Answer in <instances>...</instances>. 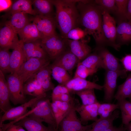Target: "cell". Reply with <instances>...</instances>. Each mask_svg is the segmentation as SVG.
<instances>
[{
	"label": "cell",
	"instance_id": "obj_25",
	"mask_svg": "<svg viewBox=\"0 0 131 131\" xmlns=\"http://www.w3.org/2000/svg\"><path fill=\"white\" fill-rule=\"evenodd\" d=\"M20 119L15 124L24 128L27 131H49L48 126H46L42 122L35 118L26 116Z\"/></svg>",
	"mask_w": 131,
	"mask_h": 131
},
{
	"label": "cell",
	"instance_id": "obj_41",
	"mask_svg": "<svg viewBox=\"0 0 131 131\" xmlns=\"http://www.w3.org/2000/svg\"><path fill=\"white\" fill-rule=\"evenodd\" d=\"M68 89L65 85L59 84L53 90L51 94L52 101L58 100L60 96L64 93H70Z\"/></svg>",
	"mask_w": 131,
	"mask_h": 131
},
{
	"label": "cell",
	"instance_id": "obj_51",
	"mask_svg": "<svg viewBox=\"0 0 131 131\" xmlns=\"http://www.w3.org/2000/svg\"><path fill=\"white\" fill-rule=\"evenodd\" d=\"M48 126L49 128V131H60V130H58V129L52 126L48 125Z\"/></svg>",
	"mask_w": 131,
	"mask_h": 131
},
{
	"label": "cell",
	"instance_id": "obj_47",
	"mask_svg": "<svg viewBox=\"0 0 131 131\" xmlns=\"http://www.w3.org/2000/svg\"><path fill=\"white\" fill-rule=\"evenodd\" d=\"M124 125L122 124L118 127H116L112 125L106 131H125L126 130L125 128Z\"/></svg>",
	"mask_w": 131,
	"mask_h": 131
},
{
	"label": "cell",
	"instance_id": "obj_12",
	"mask_svg": "<svg viewBox=\"0 0 131 131\" xmlns=\"http://www.w3.org/2000/svg\"><path fill=\"white\" fill-rule=\"evenodd\" d=\"M43 98L41 97H35L27 102L16 107H12L5 113L0 118V125L5 121L15 120L23 116L27 112V108L31 106L38 100Z\"/></svg>",
	"mask_w": 131,
	"mask_h": 131
},
{
	"label": "cell",
	"instance_id": "obj_20",
	"mask_svg": "<svg viewBox=\"0 0 131 131\" xmlns=\"http://www.w3.org/2000/svg\"><path fill=\"white\" fill-rule=\"evenodd\" d=\"M10 93L4 74L0 70V108L5 113L12 108L10 102Z\"/></svg>",
	"mask_w": 131,
	"mask_h": 131
},
{
	"label": "cell",
	"instance_id": "obj_28",
	"mask_svg": "<svg viewBox=\"0 0 131 131\" xmlns=\"http://www.w3.org/2000/svg\"><path fill=\"white\" fill-rule=\"evenodd\" d=\"M33 1L29 0H18L13 3L10 8L9 13L10 16L16 12H21L35 16L37 13L32 8Z\"/></svg>",
	"mask_w": 131,
	"mask_h": 131
},
{
	"label": "cell",
	"instance_id": "obj_46",
	"mask_svg": "<svg viewBox=\"0 0 131 131\" xmlns=\"http://www.w3.org/2000/svg\"><path fill=\"white\" fill-rule=\"evenodd\" d=\"M6 131H26L21 126L16 125L15 123L10 125Z\"/></svg>",
	"mask_w": 131,
	"mask_h": 131
},
{
	"label": "cell",
	"instance_id": "obj_3",
	"mask_svg": "<svg viewBox=\"0 0 131 131\" xmlns=\"http://www.w3.org/2000/svg\"><path fill=\"white\" fill-rule=\"evenodd\" d=\"M31 110L24 115L29 116L42 122L47 123L57 129L56 120L52 111L51 103L45 98L40 99L31 107Z\"/></svg>",
	"mask_w": 131,
	"mask_h": 131
},
{
	"label": "cell",
	"instance_id": "obj_15",
	"mask_svg": "<svg viewBox=\"0 0 131 131\" xmlns=\"http://www.w3.org/2000/svg\"><path fill=\"white\" fill-rule=\"evenodd\" d=\"M26 61L24 43L21 40L11 53L10 61L11 73H16L22 64Z\"/></svg>",
	"mask_w": 131,
	"mask_h": 131
},
{
	"label": "cell",
	"instance_id": "obj_32",
	"mask_svg": "<svg viewBox=\"0 0 131 131\" xmlns=\"http://www.w3.org/2000/svg\"><path fill=\"white\" fill-rule=\"evenodd\" d=\"M121 111L122 124H128L131 121V102L124 99L117 101Z\"/></svg>",
	"mask_w": 131,
	"mask_h": 131
},
{
	"label": "cell",
	"instance_id": "obj_6",
	"mask_svg": "<svg viewBox=\"0 0 131 131\" xmlns=\"http://www.w3.org/2000/svg\"><path fill=\"white\" fill-rule=\"evenodd\" d=\"M6 80L10 93V100L14 105L25 102L23 90V82L16 73H11Z\"/></svg>",
	"mask_w": 131,
	"mask_h": 131
},
{
	"label": "cell",
	"instance_id": "obj_33",
	"mask_svg": "<svg viewBox=\"0 0 131 131\" xmlns=\"http://www.w3.org/2000/svg\"><path fill=\"white\" fill-rule=\"evenodd\" d=\"M74 93L80 98L83 105H90L98 102L95 93L94 89H87Z\"/></svg>",
	"mask_w": 131,
	"mask_h": 131
},
{
	"label": "cell",
	"instance_id": "obj_21",
	"mask_svg": "<svg viewBox=\"0 0 131 131\" xmlns=\"http://www.w3.org/2000/svg\"><path fill=\"white\" fill-rule=\"evenodd\" d=\"M23 43L41 39V36L34 22H30L18 33Z\"/></svg>",
	"mask_w": 131,
	"mask_h": 131
},
{
	"label": "cell",
	"instance_id": "obj_43",
	"mask_svg": "<svg viewBox=\"0 0 131 131\" xmlns=\"http://www.w3.org/2000/svg\"><path fill=\"white\" fill-rule=\"evenodd\" d=\"M120 61L125 71L131 72V54L126 55Z\"/></svg>",
	"mask_w": 131,
	"mask_h": 131
},
{
	"label": "cell",
	"instance_id": "obj_45",
	"mask_svg": "<svg viewBox=\"0 0 131 131\" xmlns=\"http://www.w3.org/2000/svg\"><path fill=\"white\" fill-rule=\"evenodd\" d=\"M58 100L65 102H70L74 100V98L70 95V93H64L59 97Z\"/></svg>",
	"mask_w": 131,
	"mask_h": 131
},
{
	"label": "cell",
	"instance_id": "obj_4",
	"mask_svg": "<svg viewBox=\"0 0 131 131\" xmlns=\"http://www.w3.org/2000/svg\"><path fill=\"white\" fill-rule=\"evenodd\" d=\"M40 40L41 46L49 59L54 60L66 50V39L57 33Z\"/></svg>",
	"mask_w": 131,
	"mask_h": 131
},
{
	"label": "cell",
	"instance_id": "obj_34",
	"mask_svg": "<svg viewBox=\"0 0 131 131\" xmlns=\"http://www.w3.org/2000/svg\"><path fill=\"white\" fill-rule=\"evenodd\" d=\"M9 50L0 48V70L4 74L10 73V61L11 53L9 52Z\"/></svg>",
	"mask_w": 131,
	"mask_h": 131
},
{
	"label": "cell",
	"instance_id": "obj_50",
	"mask_svg": "<svg viewBox=\"0 0 131 131\" xmlns=\"http://www.w3.org/2000/svg\"><path fill=\"white\" fill-rule=\"evenodd\" d=\"M126 130L127 131H131V122H130L128 124L124 125Z\"/></svg>",
	"mask_w": 131,
	"mask_h": 131
},
{
	"label": "cell",
	"instance_id": "obj_16",
	"mask_svg": "<svg viewBox=\"0 0 131 131\" xmlns=\"http://www.w3.org/2000/svg\"><path fill=\"white\" fill-rule=\"evenodd\" d=\"M66 39L70 50L78 58L80 62L90 54L91 49L87 44L86 40Z\"/></svg>",
	"mask_w": 131,
	"mask_h": 131
},
{
	"label": "cell",
	"instance_id": "obj_37",
	"mask_svg": "<svg viewBox=\"0 0 131 131\" xmlns=\"http://www.w3.org/2000/svg\"><path fill=\"white\" fill-rule=\"evenodd\" d=\"M94 3L102 10L109 12L116 13L117 8L115 0H96Z\"/></svg>",
	"mask_w": 131,
	"mask_h": 131
},
{
	"label": "cell",
	"instance_id": "obj_23",
	"mask_svg": "<svg viewBox=\"0 0 131 131\" xmlns=\"http://www.w3.org/2000/svg\"><path fill=\"white\" fill-rule=\"evenodd\" d=\"M30 22L27 14L16 12L10 15L9 20L5 23L18 34V33Z\"/></svg>",
	"mask_w": 131,
	"mask_h": 131
},
{
	"label": "cell",
	"instance_id": "obj_29",
	"mask_svg": "<svg viewBox=\"0 0 131 131\" xmlns=\"http://www.w3.org/2000/svg\"><path fill=\"white\" fill-rule=\"evenodd\" d=\"M50 67L53 77L60 84L65 85L71 79L68 72L62 67L52 64Z\"/></svg>",
	"mask_w": 131,
	"mask_h": 131
},
{
	"label": "cell",
	"instance_id": "obj_40",
	"mask_svg": "<svg viewBox=\"0 0 131 131\" xmlns=\"http://www.w3.org/2000/svg\"><path fill=\"white\" fill-rule=\"evenodd\" d=\"M25 53L26 61L32 57L49 59L47 54L41 45L29 52Z\"/></svg>",
	"mask_w": 131,
	"mask_h": 131
},
{
	"label": "cell",
	"instance_id": "obj_35",
	"mask_svg": "<svg viewBox=\"0 0 131 131\" xmlns=\"http://www.w3.org/2000/svg\"><path fill=\"white\" fill-rule=\"evenodd\" d=\"M119 108V105L117 103H100L98 109V115L100 118H106L110 116L115 110Z\"/></svg>",
	"mask_w": 131,
	"mask_h": 131
},
{
	"label": "cell",
	"instance_id": "obj_10",
	"mask_svg": "<svg viewBox=\"0 0 131 131\" xmlns=\"http://www.w3.org/2000/svg\"><path fill=\"white\" fill-rule=\"evenodd\" d=\"M31 20L35 24L41 39L57 33L55 17L38 15L31 18Z\"/></svg>",
	"mask_w": 131,
	"mask_h": 131
},
{
	"label": "cell",
	"instance_id": "obj_8",
	"mask_svg": "<svg viewBox=\"0 0 131 131\" xmlns=\"http://www.w3.org/2000/svg\"><path fill=\"white\" fill-rule=\"evenodd\" d=\"M126 72L125 69L120 71L106 70L104 83L103 85L104 91V101L107 103L111 102L114 98L118 78L120 76L122 78H124L126 76Z\"/></svg>",
	"mask_w": 131,
	"mask_h": 131
},
{
	"label": "cell",
	"instance_id": "obj_14",
	"mask_svg": "<svg viewBox=\"0 0 131 131\" xmlns=\"http://www.w3.org/2000/svg\"><path fill=\"white\" fill-rule=\"evenodd\" d=\"M100 104L98 102L90 105L75 106V110L80 115V119L82 124H87L90 121H95L98 119V109Z\"/></svg>",
	"mask_w": 131,
	"mask_h": 131
},
{
	"label": "cell",
	"instance_id": "obj_22",
	"mask_svg": "<svg viewBox=\"0 0 131 131\" xmlns=\"http://www.w3.org/2000/svg\"><path fill=\"white\" fill-rule=\"evenodd\" d=\"M52 74L49 64L41 68L34 75L35 78L41 85L44 91L46 92L53 90L54 88L51 78Z\"/></svg>",
	"mask_w": 131,
	"mask_h": 131
},
{
	"label": "cell",
	"instance_id": "obj_2",
	"mask_svg": "<svg viewBox=\"0 0 131 131\" xmlns=\"http://www.w3.org/2000/svg\"><path fill=\"white\" fill-rule=\"evenodd\" d=\"M56 8L55 14L57 27L61 36L66 39L71 30L77 27L79 24V15L76 3L77 0H52Z\"/></svg>",
	"mask_w": 131,
	"mask_h": 131
},
{
	"label": "cell",
	"instance_id": "obj_5",
	"mask_svg": "<svg viewBox=\"0 0 131 131\" xmlns=\"http://www.w3.org/2000/svg\"><path fill=\"white\" fill-rule=\"evenodd\" d=\"M49 59L30 58L22 64L16 73L24 83L25 82L42 67L49 64Z\"/></svg>",
	"mask_w": 131,
	"mask_h": 131
},
{
	"label": "cell",
	"instance_id": "obj_17",
	"mask_svg": "<svg viewBox=\"0 0 131 131\" xmlns=\"http://www.w3.org/2000/svg\"><path fill=\"white\" fill-rule=\"evenodd\" d=\"M80 62L78 58L69 49H66L55 59L52 64L61 66L68 72L71 73Z\"/></svg>",
	"mask_w": 131,
	"mask_h": 131
},
{
	"label": "cell",
	"instance_id": "obj_36",
	"mask_svg": "<svg viewBox=\"0 0 131 131\" xmlns=\"http://www.w3.org/2000/svg\"><path fill=\"white\" fill-rule=\"evenodd\" d=\"M98 69L88 68L81 64L80 62L77 65V68L74 78L85 79L88 76L96 73Z\"/></svg>",
	"mask_w": 131,
	"mask_h": 131
},
{
	"label": "cell",
	"instance_id": "obj_13",
	"mask_svg": "<svg viewBox=\"0 0 131 131\" xmlns=\"http://www.w3.org/2000/svg\"><path fill=\"white\" fill-rule=\"evenodd\" d=\"M95 51L102 58L106 70L115 71H122V68L118 59L103 46H97Z\"/></svg>",
	"mask_w": 131,
	"mask_h": 131
},
{
	"label": "cell",
	"instance_id": "obj_31",
	"mask_svg": "<svg viewBox=\"0 0 131 131\" xmlns=\"http://www.w3.org/2000/svg\"><path fill=\"white\" fill-rule=\"evenodd\" d=\"M80 62L86 67L93 69L102 68L105 69L102 59L98 53L95 52L90 54L82 62Z\"/></svg>",
	"mask_w": 131,
	"mask_h": 131
},
{
	"label": "cell",
	"instance_id": "obj_26",
	"mask_svg": "<svg viewBox=\"0 0 131 131\" xmlns=\"http://www.w3.org/2000/svg\"><path fill=\"white\" fill-rule=\"evenodd\" d=\"M120 113L119 111L117 109L106 118H99L92 123L91 128L87 131H106L113 125L114 121L119 118Z\"/></svg>",
	"mask_w": 131,
	"mask_h": 131
},
{
	"label": "cell",
	"instance_id": "obj_1",
	"mask_svg": "<svg viewBox=\"0 0 131 131\" xmlns=\"http://www.w3.org/2000/svg\"><path fill=\"white\" fill-rule=\"evenodd\" d=\"M76 6L79 15V24L87 34L91 35L97 46L106 44L102 29V11L94 1L78 0Z\"/></svg>",
	"mask_w": 131,
	"mask_h": 131
},
{
	"label": "cell",
	"instance_id": "obj_19",
	"mask_svg": "<svg viewBox=\"0 0 131 131\" xmlns=\"http://www.w3.org/2000/svg\"><path fill=\"white\" fill-rule=\"evenodd\" d=\"M74 105V100L70 102H63L57 100L51 103V107L57 129L62 120Z\"/></svg>",
	"mask_w": 131,
	"mask_h": 131
},
{
	"label": "cell",
	"instance_id": "obj_52",
	"mask_svg": "<svg viewBox=\"0 0 131 131\" xmlns=\"http://www.w3.org/2000/svg\"><path fill=\"white\" fill-rule=\"evenodd\" d=\"M130 101L131 102V98H130Z\"/></svg>",
	"mask_w": 131,
	"mask_h": 131
},
{
	"label": "cell",
	"instance_id": "obj_39",
	"mask_svg": "<svg viewBox=\"0 0 131 131\" xmlns=\"http://www.w3.org/2000/svg\"><path fill=\"white\" fill-rule=\"evenodd\" d=\"M115 1L117 8L116 13L122 18V21H127V8L128 0H115Z\"/></svg>",
	"mask_w": 131,
	"mask_h": 131
},
{
	"label": "cell",
	"instance_id": "obj_48",
	"mask_svg": "<svg viewBox=\"0 0 131 131\" xmlns=\"http://www.w3.org/2000/svg\"><path fill=\"white\" fill-rule=\"evenodd\" d=\"M127 18L128 21L131 23V0H128V3Z\"/></svg>",
	"mask_w": 131,
	"mask_h": 131
},
{
	"label": "cell",
	"instance_id": "obj_9",
	"mask_svg": "<svg viewBox=\"0 0 131 131\" xmlns=\"http://www.w3.org/2000/svg\"><path fill=\"white\" fill-rule=\"evenodd\" d=\"M74 105L60 122V131H87L92 126V123L83 125L78 117Z\"/></svg>",
	"mask_w": 131,
	"mask_h": 131
},
{
	"label": "cell",
	"instance_id": "obj_24",
	"mask_svg": "<svg viewBox=\"0 0 131 131\" xmlns=\"http://www.w3.org/2000/svg\"><path fill=\"white\" fill-rule=\"evenodd\" d=\"M116 43L121 45L131 41V23L127 21H120L116 27Z\"/></svg>",
	"mask_w": 131,
	"mask_h": 131
},
{
	"label": "cell",
	"instance_id": "obj_42",
	"mask_svg": "<svg viewBox=\"0 0 131 131\" xmlns=\"http://www.w3.org/2000/svg\"><path fill=\"white\" fill-rule=\"evenodd\" d=\"M23 85V90L25 95L35 97V90L34 84L31 78Z\"/></svg>",
	"mask_w": 131,
	"mask_h": 131
},
{
	"label": "cell",
	"instance_id": "obj_38",
	"mask_svg": "<svg viewBox=\"0 0 131 131\" xmlns=\"http://www.w3.org/2000/svg\"><path fill=\"white\" fill-rule=\"evenodd\" d=\"M87 34L84 30L78 27L74 28L67 33L66 39L74 40H85V36Z\"/></svg>",
	"mask_w": 131,
	"mask_h": 131
},
{
	"label": "cell",
	"instance_id": "obj_7",
	"mask_svg": "<svg viewBox=\"0 0 131 131\" xmlns=\"http://www.w3.org/2000/svg\"><path fill=\"white\" fill-rule=\"evenodd\" d=\"M101 10L102 29L106 44L118 50L120 46L117 44L116 42V27L115 21L107 11Z\"/></svg>",
	"mask_w": 131,
	"mask_h": 131
},
{
	"label": "cell",
	"instance_id": "obj_11",
	"mask_svg": "<svg viewBox=\"0 0 131 131\" xmlns=\"http://www.w3.org/2000/svg\"><path fill=\"white\" fill-rule=\"evenodd\" d=\"M12 28L5 23L0 30V48L14 49L19 41L17 36Z\"/></svg>",
	"mask_w": 131,
	"mask_h": 131
},
{
	"label": "cell",
	"instance_id": "obj_30",
	"mask_svg": "<svg viewBox=\"0 0 131 131\" xmlns=\"http://www.w3.org/2000/svg\"><path fill=\"white\" fill-rule=\"evenodd\" d=\"M131 98V74H129L124 82L119 85L114 98L117 101Z\"/></svg>",
	"mask_w": 131,
	"mask_h": 131
},
{
	"label": "cell",
	"instance_id": "obj_49",
	"mask_svg": "<svg viewBox=\"0 0 131 131\" xmlns=\"http://www.w3.org/2000/svg\"><path fill=\"white\" fill-rule=\"evenodd\" d=\"M9 126L10 125L8 123H3L1 125H0V131H6Z\"/></svg>",
	"mask_w": 131,
	"mask_h": 131
},
{
	"label": "cell",
	"instance_id": "obj_44",
	"mask_svg": "<svg viewBox=\"0 0 131 131\" xmlns=\"http://www.w3.org/2000/svg\"><path fill=\"white\" fill-rule=\"evenodd\" d=\"M13 3L10 0H0V11L6 10L10 8Z\"/></svg>",
	"mask_w": 131,
	"mask_h": 131
},
{
	"label": "cell",
	"instance_id": "obj_18",
	"mask_svg": "<svg viewBox=\"0 0 131 131\" xmlns=\"http://www.w3.org/2000/svg\"><path fill=\"white\" fill-rule=\"evenodd\" d=\"M65 85L68 89L70 92H74L87 89H93L101 90L103 89V86L85 79L80 78H73Z\"/></svg>",
	"mask_w": 131,
	"mask_h": 131
},
{
	"label": "cell",
	"instance_id": "obj_27",
	"mask_svg": "<svg viewBox=\"0 0 131 131\" xmlns=\"http://www.w3.org/2000/svg\"><path fill=\"white\" fill-rule=\"evenodd\" d=\"M32 1L33 9L37 15L55 17L54 16V5L52 0H35Z\"/></svg>",
	"mask_w": 131,
	"mask_h": 131
}]
</instances>
